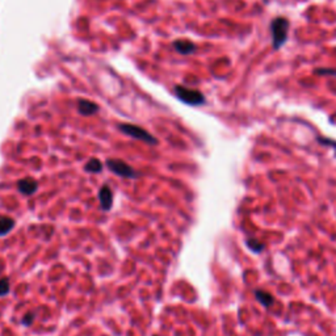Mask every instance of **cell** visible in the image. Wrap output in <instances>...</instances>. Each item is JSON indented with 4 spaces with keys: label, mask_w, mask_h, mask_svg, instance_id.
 Returning <instances> with one entry per match:
<instances>
[{
    "label": "cell",
    "mask_w": 336,
    "mask_h": 336,
    "mask_svg": "<svg viewBox=\"0 0 336 336\" xmlns=\"http://www.w3.org/2000/svg\"><path fill=\"white\" fill-rule=\"evenodd\" d=\"M107 166L109 170L113 171V172L116 173V175H118V176L127 177V179H133V177L138 176L136 171H134L129 164L125 163L123 160L109 159L107 162Z\"/></svg>",
    "instance_id": "4"
},
{
    "label": "cell",
    "mask_w": 336,
    "mask_h": 336,
    "mask_svg": "<svg viewBox=\"0 0 336 336\" xmlns=\"http://www.w3.org/2000/svg\"><path fill=\"white\" fill-rule=\"evenodd\" d=\"M15 221L10 217H0V236L6 235L14 229Z\"/></svg>",
    "instance_id": "9"
},
{
    "label": "cell",
    "mask_w": 336,
    "mask_h": 336,
    "mask_svg": "<svg viewBox=\"0 0 336 336\" xmlns=\"http://www.w3.org/2000/svg\"><path fill=\"white\" fill-rule=\"evenodd\" d=\"M173 47H175V50L180 54H192L194 50H196V45L193 42H190V41L186 40H176L173 42Z\"/></svg>",
    "instance_id": "8"
},
{
    "label": "cell",
    "mask_w": 336,
    "mask_h": 336,
    "mask_svg": "<svg viewBox=\"0 0 336 336\" xmlns=\"http://www.w3.org/2000/svg\"><path fill=\"white\" fill-rule=\"evenodd\" d=\"M78 110H79L80 114H83V116H92V114L99 112V107H97V104L93 103V101L80 99V100L78 101Z\"/></svg>",
    "instance_id": "5"
},
{
    "label": "cell",
    "mask_w": 336,
    "mask_h": 336,
    "mask_svg": "<svg viewBox=\"0 0 336 336\" xmlns=\"http://www.w3.org/2000/svg\"><path fill=\"white\" fill-rule=\"evenodd\" d=\"M175 95L179 100L185 104H189V105H201V104L205 103V97L200 91L186 88L184 86L175 87Z\"/></svg>",
    "instance_id": "2"
},
{
    "label": "cell",
    "mask_w": 336,
    "mask_h": 336,
    "mask_svg": "<svg viewBox=\"0 0 336 336\" xmlns=\"http://www.w3.org/2000/svg\"><path fill=\"white\" fill-rule=\"evenodd\" d=\"M33 319H34V314L29 313L23 318V323L24 324H27V326H30V324L33 323Z\"/></svg>",
    "instance_id": "12"
},
{
    "label": "cell",
    "mask_w": 336,
    "mask_h": 336,
    "mask_svg": "<svg viewBox=\"0 0 336 336\" xmlns=\"http://www.w3.org/2000/svg\"><path fill=\"white\" fill-rule=\"evenodd\" d=\"M86 170L90 171V172H92V173L100 172V171L103 170V164H101L100 160H97V159H95V158H93V159H91V160H88V162H87Z\"/></svg>",
    "instance_id": "10"
},
{
    "label": "cell",
    "mask_w": 336,
    "mask_h": 336,
    "mask_svg": "<svg viewBox=\"0 0 336 336\" xmlns=\"http://www.w3.org/2000/svg\"><path fill=\"white\" fill-rule=\"evenodd\" d=\"M99 200H100L101 208L104 210H109L112 208V203H113V194L112 190L108 186H103L99 192Z\"/></svg>",
    "instance_id": "7"
},
{
    "label": "cell",
    "mask_w": 336,
    "mask_h": 336,
    "mask_svg": "<svg viewBox=\"0 0 336 336\" xmlns=\"http://www.w3.org/2000/svg\"><path fill=\"white\" fill-rule=\"evenodd\" d=\"M271 34H272L273 47L279 50L285 45L289 34V21L285 17H276L271 23Z\"/></svg>",
    "instance_id": "1"
},
{
    "label": "cell",
    "mask_w": 336,
    "mask_h": 336,
    "mask_svg": "<svg viewBox=\"0 0 336 336\" xmlns=\"http://www.w3.org/2000/svg\"><path fill=\"white\" fill-rule=\"evenodd\" d=\"M118 127H120V130L122 131V133H125L129 137H133V138H136V140L143 141V142L150 143V145H157L158 143V141L155 137L151 136L147 130L142 129V127H140V126H137V125H131V123H121Z\"/></svg>",
    "instance_id": "3"
},
{
    "label": "cell",
    "mask_w": 336,
    "mask_h": 336,
    "mask_svg": "<svg viewBox=\"0 0 336 336\" xmlns=\"http://www.w3.org/2000/svg\"><path fill=\"white\" fill-rule=\"evenodd\" d=\"M8 292H10V280L2 277L0 279V297L8 294Z\"/></svg>",
    "instance_id": "11"
},
{
    "label": "cell",
    "mask_w": 336,
    "mask_h": 336,
    "mask_svg": "<svg viewBox=\"0 0 336 336\" xmlns=\"http://www.w3.org/2000/svg\"><path fill=\"white\" fill-rule=\"evenodd\" d=\"M17 186H19V190H20L21 193L30 196V194H33L37 190V181L32 179V177H25V179H21L17 183Z\"/></svg>",
    "instance_id": "6"
}]
</instances>
